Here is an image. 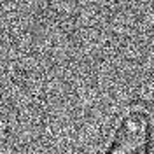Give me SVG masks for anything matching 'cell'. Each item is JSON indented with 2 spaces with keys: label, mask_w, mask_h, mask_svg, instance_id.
<instances>
[{
  "label": "cell",
  "mask_w": 154,
  "mask_h": 154,
  "mask_svg": "<svg viewBox=\"0 0 154 154\" xmlns=\"http://www.w3.org/2000/svg\"><path fill=\"white\" fill-rule=\"evenodd\" d=\"M103 154H154V121L144 107L121 116Z\"/></svg>",
  "instance_id": "1"
}]
</instances>
